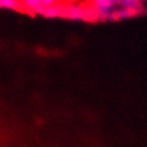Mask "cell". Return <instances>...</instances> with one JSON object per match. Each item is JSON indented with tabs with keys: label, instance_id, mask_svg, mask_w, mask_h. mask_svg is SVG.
I'll return each mask as SVG.
<instances>
[{
	"label": "cell",
	"instance_id": "obj_2",
	"mask_svg": "<svg viewBox=\"0 0 147 147\" xmlns=\"http://www.w3.org/2000/svg\"><path fill=\"white\" fill-rule=\"evenodd\" d=\"M22 5L20 0H0V7L3 9H18Z\"/></svg>",
	"mask_w": 147,
	"mask_h": 147
},
{
	"label": "cell",
	"instance_id": "obj_4",
	"mask_svg": "<svg viewBox=\"0 0 147 147\" xmlns=\"http://www.w3.org/2000/svg\"><path fill=\"white\" fill-rule=\"evenodd\" d=\"M140 1H141V0H140Z\"/></svg>",
	"mask_w": 147,
	"mask_h": 147
},
{
	"label": "cell",
	"instance_id": "obj_3",
	"mask_svg": "<svg viewBox=\"0 0 147 147\" xmlns=\"http://www.w3.org/2000/svg\"><path fill=\"white\" fill-rule=\"evenodd\" d=\"M40 1V5L43 7V9H46V7H53L58 3V0H38ZM44 11V10H43Z\"/></svg>",
	"mask_w": 147,
	"mask_h": 147
},
{
	"label": "cell",
	"instance_id": "obj_1",
	"mask_svg": "<svg viewBox=\"0 0 147 147\" xmlns=\"http://www.w3.org/2000/svg\"><path fill=\"white\" fill-rule=\"evenodd\" d=\"M118 5L121 9L127 10V11L134 13L136 12L141 7L140 0H119Z\"/></svg>",
	"mask_w": 147,
	"mask_h": 147
}]
</instances>
